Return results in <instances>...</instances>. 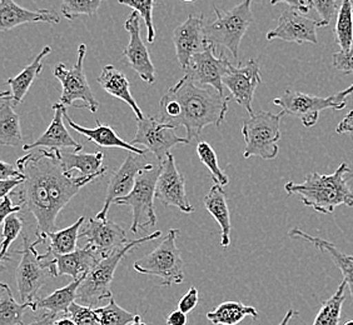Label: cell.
Returning <instances> with one entry per match:
<instances>
[{
  "mask_svg": "<svg viewBox=\"0 0 353 325\" xmlns=\"http://www.w3.org/2000/svg\"><path fill=\"white\" fill-rule=\"evenodd\" d=\"M17 168L26 178L10 196L34 217L35 234L41 243L47 242L49 233L58 231L57 218L79 190L108 171L104 167L93 176H74L64 169L58 149L44 148L19 158Z\"/></svg>",
  "mask_w": 353,
  "mask_h": 325,
  "instance_id": "1",
  "label": "cell"
},
{
  "mask_svg": "<svg viewBox=\"0 0 353 325\" xmlns=\"http://www.w3.org/2000/svg\"><path fill=\"white\" fill-rule=\"evenodd\" d=\"M230 98L211 88L199 87L184 75L163 95L159 103V120L173 127H184L190 143L208 125L219 128L228 112Z\"/></svg>",
  "mask_w": 353,
  "mask_h": 325,
  "instance_id": "2",
  "label": "cell"
},
{
  "mask_svg": "<svg viewBox=\"0 0 353 325\" xmlns=\"http://www.w3.org/2000/svg\"><path fill=\"white\" fill-rule=\"evenodd\" d=\"M348 173L350 167L347 162H342L330 176H321L313 170L302 183L285 184V193L299 197L306 207L321 214H331L340 205L353 208V191L346 178Z\"/></svg>",
  "mask_w": 353,
  "mask_h": 325,
  "instance_id": "3",
  "label": "cell"
},
{
  "mask_svg": "<svg viewBox=\"0 0 353 325\" xmlns=\"http://www.w3.org/2000/svg\"><path fill=\"white\" fill-rule=\"evenodd\" d=\"M161 235V231H157L150 235L133 239L116 249L112 254H109L108 257L102 258L94 268L89 271L88 275L83 279L82 284L78 288L77 300H79L83 305L97 306L103 300L113 298L110 286L114 278L117 266L122 262L123 258L138 245L156 240Z\"/></svg>",
  "mask_w": 353,
  "mask_h": 325,
  "instance_id": "4",
  "label": "cell"
},
{
  "mask_svg": "<svg viewBox=\"0 0 353 325\" xmlns=\"http://www.w3.org/2000/svg\"><path fill=\"white\" fill-rule=\"evenodd\" d=\"M252 1L253 0H243L227 12L213 7L216 19L205 21L207 41L217 49L224 48L230 50L234 61L239 59L241 41L254 21L252 13Z\"/></svg>",
  "mask_w": 353,
  "mask_h": 325,
  "instance_id": "5",
  "label": "cell"
},
{
  "mask_svg": "<svg viewBox=\"0 0 353 325\" xmlns=\"http://www.w3.org/2000/svg\"><path fill=\"white\" fill-rule=\"evenodd\" d=\"M283 112L273 114L271 112H261L243 120L242 134L245 138V159L259 156L263 160H273L279 156V142L281 139V119Z\"/></svg>",
  "mask_w": 353,
  "mask_h": 325,
  "instance_id": "6",
  "label": "cell"
},
{
  "mask_svg": "<svg viewBox=\"0 0 353 325\" xmlns=\"http://www.w3.org/2000/svg\"><path fill=\"white\" fill-rule=\"evenodd\" d=\"M178 233L176 229H170L154 251L137 260L133 264L134 271L145 275L158 277L163 286L182 284L184 264L176 244Z\"/></svg>",
  "mask_w": 353,
  "mask_h": 325,
  "instance_id": "7",
  "label": "cell"
},
{
  "mask_svg": "<svg viewBox=\"0 0 353 325\" xmlns=\"http://www.w3.org/2000/svg\"><path fill=\"white\" fill-rule=\"evenodd\" d=\"M85 53L87 45L81 44L78 47V58L73 68L68 69L63 63H58L55 65L54 76L61 81L63 87V93L59 99L61 104L64 107L87 109L92 113H97L99 104L89 87L87 76L84 73Z\"/></svg>",
  "mask_w": 353,
  "mask_h": 325,
  "instance_id": "8",
  "label": "cell"
},
{
  "mask_svg": "<svg viewBox=\"0 0 353 325\" xmlns=\"http://www.w3.org/2000/svg\"><path fill=\"white\" fill-rule=\"evenodd\" d=\"M159 173L161 167L143 171L137 178L136 185L130 194L114 202L117 205H127L132 208L133 223L130 225V231L134 234L157 224L154 199Z\"/></svg>",
  "mask_w": 353,
  "mask_h": 325,
  "instance_id": "9",
  "label": "cell"
},
{
  "mask_svg": "<svg viewBox=\"0 0 353 325\" xmlns=\"http://www.w3.org/2000/svg\"><path fill=\"white\" fill-rule=\"evenodd\" d=\"M41 244V239L30 243L27 235H23V249L17 251L21 255V263L17 268L15 280L23 303H35L39 299V291L47 283L48 277H52L47 268L43 265L41 254L37 245Z\"/></svg>",
  "mask_w": 353,
  "mask_h": 325,
  "instance_id": "10",
  "label": "cell"
},
{
  "mask_svg": "<svg viewBox=\"0 0 353 325\" xmlns=\"http://www.w3.org/2000/svg\"><path fill=\"white\" fill-rule=\"evenodd\" d=\"M273 104L282 109L285 114L299 118L306 128H312L319 123V113L322 110H341L347 107L346 99H342L339 94L322 98L297 90H285L281 96L273 99Z\"/></svg>",
  "mask_w": 353,
  "mask_h": 325,
  "instance_id": "11",
  "label": "cell"
},
{
  "mask_svg": "<svg viewBox=\"0 0 353 325\" xmlns=\"http://www.w3.org/2000/svg\"><path fill=\"white\" fill-rule=\"evenodd\" d=\"M137 134L132 140L133 145H143L145 149L153 153L158 162H162L170 150L179 144H190L187 138H181L176 134V127L170 123L158 120L153 116H144L137 119Z\"/></svg>",
  "mask_w": 353,
  "mask_h": 325,
  "instance_id": "12",
  "label": "cell"
},
{
  "mask_svg": "<svg viewBox=\"0 0 353 325\" xmlns=\"http://www.w3.org/2000/svg\"><path fill=\"white\" fill-rule=\"evenodd\" d=\"M232 65L223 52L210 43L204 50L192 56L188 68L184 72L196 84L213 87L219 93H223L224 75Z\"/></svg>",
  "mask_w": 353,
  "mask_h": 325,
  "instance_id": "13",
  "label": "cell"
},
{
  "mask_svg": "<svg viewBox=\"0 0 353 325\" xmlns=\"http://www.w3.org/2000/svg\"><path fill=\"white\" fill-rule=\"evenodd\" d=\"M153 168V164L145 162L143 154L130 151L122 165L112 174L107 188V196L104 199V205L95 218L105 220L112 203H114L119 198L127 197L134 188L139 174Z\"/></svg>",
  "mask_w": 353,
  "mask_h": 325,
  "instance_id": "14",
  "label": "cell"
},
{
  "mask_svg": "<svg viewBox=\"0 0 353 325\" xmlns=\"http://www.w3.org/2000/svg\"><path fill=\"white\" fill-rule=\"evenodd\" d=\"M161 173L157 180L156 199L161 200L164 207H176L181 211L190 214L194 213L185 191V179L176 168V159L172 154L165 156L159 162Z\"/></svg>",
  "mask_w": 353,
  "mask_h": 325,
  "instance_id": "15",
  "label": "cell"
},
{
  "mask_svg": "<svg viewBox=\"0 0 353 325\" xmlns=\"http://www.w3.org/2000/svg\"><path fill=\"white\" fill-rule=\"evenodd\" d=\"M261 83L262 76L257 59H251L245 65L241 63L237 67L232 65L223 78V85L231 92L232 98L241 107H243L251 116H254L252 103L256 89Z\"/></svg>",
  "mask_w": 353,
  "mask_h": 325,
  "instance_id": "16",
  "label": "cell"
},
{
  "mask_svg": "<svg viewBox=\"0 0 353 325\" xmlns=\"http://www.w3.org/2000/svg\"><path fill=\"white\" fill-rule=\"evenodd\" d=\"M319 21H313L305 17V14L299 13L292 8L285 9L277 19V27L267 33V41H291L297 44L312 43L317 44V29Z\"/></svg>",
  "mask_w": 353,
  "mask_h": 325,
  "instance_id": "17",
  "label": "cell"
},
{
  "mask_svg": "<svg viewBox=\"0 0 353 325\" xmlns=\"http://www.w3.org/2000/svg\"><path fill=\"white\" fill-rule=\"evenodd\" d=\"M141 15L138 12H132L125 21L124 28L130 34V43L123 52V56L127 58L130 68L136 72L138 76L147 84L156 83V68L150 61V52L145 47L141 36Z\"/></svg>",
  "mask_w": 353,
  "mask_h": 325,
  "instance_id": "18",
  "label": "cell"
},
{
  "mask_svg": "<svg viewBox=\"0 0 353 325\" xmlns=\"http://www.w3.org/2000/svg\"><path fill=\"white\" fill-rule=\"evenodd\" d=\"M173 43L176 48L178 63L185 70L188 68L192 56L204 50L210 44L205 36V21L203 15H188V18L174 29Z\"/></svg>",
  "mask_w": 353,
  "mask_h": 325,
  "instance_id": "19",
  "label": "cell"
},
{
  "mask_svg": "<svg viewBox=\"0 0 353 325\" xmlns=\"http://www.w3.org/2000/svg\"><path fill=\"white\" fill-rule=\"evenodd\" d=\"M81 238H87V244L102 258L108 257L109 254L130 242L122 227L108 219L102 220L98 218H90L84 222Z\"/></svg>",
  "mask_w": 353,
  "mask_h": 325,
  "instance_id": "20",
  "label": "cell"
},
{
  "mask_svg": "<svg viewBox=\"0 0 353 325\" xmlns=\"http://www.w3.org/2000/svg\"><path fill=\"white\" fill-rule=\"evenodd\" d=\"M101 259V254L87 244L82 249L77 248V251L73 253L41 262L52 277L69 275L73 280H83Z\"/></svg>",
  "mask_w": 353,
  "mask_h": 325,
  "instance_id": "21",
  "label": "cell"
},
{
  "mask_svg": "<svg viewBox=\"0 0 353 325\" xmlns=\"http://www.w3.org/2000/svg\"><path fill=\"white\" fill-rule=\"evenodd\" d=\"M53 110H54V116L50 125L48 127L47 130L43 133V136H39L34 143L26 144L23 145V150L30 151V150L37 149V148H47V149H77L82 150L83 145L79 143L75 142L72 136L69 134L68 129L64 125V112L67 110V107L58 102L53 104Z\"/></svg>",
  "mask_w": 353,
  "mask_h": 325,
  "instance_id": "22",
  "label": "cell"
},
{
  "mask_svg": "<svg viewBox=\"0 0 353 325\" xmlns=\"http://www.w3.org/2000/svg\"><path fill=\"white\" fill-rule=\"evenodd\" d=\"M59 15L50 9L29 10L21 8L14 0H0V30L7 32L23 24L48 23L58 24Z\"/></svg>",
  "mask_w": 353,
  "mask_h": 325,
  "instance_id": "23",
  "label": "cell"
},
{
  "mask_svg": "<svg viewBox=\"0 0 353 325\" xmlns=\"http://www.w3.org/2000/svg\"><path fill=\"white\" fill-rule=\"evenodd\" d=\"M64 118L70 128L75 130L78 134L85 136L90 142L95 143L101 148H121V149L128 150V151H133V153H138L143 156L148 151L145 148H139L137 145H133L132 143L123 140L117 136L113 128H110L108 125H103L99 120H97V127L92 129L85 128V127H82V125L74 123V120H72V118L68 116L67 110L64 112Z\"/></svg>",
  "mask_w": 353,
  "mask_h": 325,
  "instance_id": "24",
  "label": "cell"
},
{
  "mask_svg": "<svg viewBox=\"0 0 353 325\" xmlns=\"http://www.w3.org/2000/svg\"><path fill=\"white\" fill-rule=\"evenodd\" d=\"M288 235L291 238H297L302 239L305 242L313 244L317 249L328 253L332 258L333 263L340 269L343 280L347 283V288L351 294V298L353 302V257L352 255H347L343 251H340L334 244L330 243L326 239L322 238L312 237L310 234H307L303 231H299L297 228L291 229Z\"/></svg>",
  "mask_w": 353,
  "mask_h": 325,
  "instance_id": "25",
  "label": "cell"
},
{
  "mask_svg": "<svg viewBox=\"0 0 353 325\" xmlns=\"http://www.w3.org/2000/svg\"><path fill=\"white\" fill-rule=\"evenodd\" d=\"M204 207L216 219L221 228V245L227 248L231 244V213L227 204V194L222 185L214 183L204 198Z\"/></svg>",
  "mask_w": 353,
  "mask_h": 325,
  "instance_id": "26",
  "label": "cell"
},
{
  "mask_svg": "<svg viewBox=\"0 0 353 325\" xmlns=\"http://www.w3.org/2000/svg\"><path fill=\"white\" fill-rule=\"evenodd\" d=\"M98 83L108 94L113 95L114 98L127 103L134 112L137 119L144 118L142 109L138 107L136 99L130 93V81L124 73L117 70L113 65H107L103 68L102 73L98 76Z\"/></svg>",
  "mask_w": 353,
  "mask_h": 325,
  "instance_id": "27",
  "label": "cell"
},
{
  "mask_svg": "<svg viewBox=\"0 0 353 325\" xmlns=\"http://www.w3.org/2000/svg\"><path fill=\"white\" fill-rule=\"evenodd\" d=\"M84 220V217L78 218V220L68 228L49 233L47 238V240H49V247L44 254H41V260H50L59 255H65L77 251V243L81 238Z\"/></svg>",
  "mask_w": 353,
  "mask_h": 325,
  "instance_id": "28",
  "label": "cell"
},
{
  "mask_svg": "<svg viewBox=\"0 0 353 325\" xmlns=\"http://www.w3.org/2000/svg\"><path fill=\"white\" fill-rule=\"evenodd\" d=\"M10 95L12 92H3L0 94V144L8 147H18L23 143L21 118L14 110Z\"/></svg>",
  "mask_w": 353,
  "mask_h": 325,
  "instance_id": "29",
  "label": "cell"
},
{
  "mask_svg": "<svg viewBox=\"0 0 353 325\" xmlns=\"http://www.w3.org/2000/svg\"><path fill=\"white\" fill-rule=\"evenodd\" d=\"M50 52H52V48H44L41 53L35 56L34 61L23 69L19 74L8 79V85L12 89L10 90L12 92L10 101L13 103L14 107L23 103L24 96L27 95L29 89L33 85L35 79L41 75V70H43V59L48 54H50Z\"/></svg>",
  "mask_w": 353,
  "mask_h": 325,
  "instance_id": "30",
  "label": "cell"
},
{
  "mask_svg": "<svg viewBox=\"0 0 353 325\" xmlns=\"http://www.w3.org/2000/svg\"><path fill=\"white\" fill-rule=\"evenodd\" d=\"M61 156V164L64 169L70 174H73V170H78L81 176H93L102 170L103 158L102 151H97L93 154L83 153L82 150L58 149Z\"/></svg>",
  "mask_w": 353,
  "mask_h": 325,
  "instance_id": "31",
  "label": "cell"
},
{
  "mask_svg": "<svg viewBox=\"0 0 353 325\" xmlns=\"http://www.w3.org/2000/svg\"><path fill=\"white\" fill-rule=\"evenodd\" d=\"M82 279L73 280L68 285L57 289L46 298H39L35 303V312L47 311L55 315H65L68 313L69 306L74 303L78 297V288L82 284Z\"/></svg>",
  "mask_w": 353,
  "mask_h": 325,
  "instance_id": "32",
  "label": "cell"
},
{
  "mask_svg": "<svg viewBox=\"0 0 353 325\" xmlns=\"http://www.w3.org/2000/svg\"><path fill=\"white\" fill-rule=\"evenodd\" d=\"M245 317L257 319L259 312L253 306H248L234 300L223 302L216 309L207 313V319L214 325H237Z\"/></svg>",
  "mask_w": 353,
  "mask_h": 325,
  "instance_id": "33",
  "label": "cell"
},
{
  "mask_svg": "<svg viewBox=\"0 0 353 325\" xmlns=\"http://www.w3.org/2000/svg\"><path fill=\"white\" fill-rule=\"evenodd\" d=\"M28 309L34 312V304H19L14 298L10 286L6 283L0 284V325H24L23 318Z\"/></svg>",
  "mask_w": 353,
  "mask_h": 325,
  "instance_id": "34",
  "label": "cell"
},
{
  "mask_svg": "<svg viewBox=\"0 0 353 325\" xmlns=\"http://www.w3.org/2000/svg\"><path fill=\"white\" fill-rule=\"evenodd\" d=\"M336 43L341 50H350L353 45V3L352 0H342L337 12V21L334 27Z\"/></svg>",
  "mask_w": 353,
  "mask_h": 325,
  "instance_id": "35",
  "label": "cell"
},
{
  "mask_svg": "<svg viewBox=\"0 0 353 325\" xmlns=\"http://www.w3.org/2000/svg\"><path fill=\"white\" fill-rule=\"evenodd\" d=\"M346 288L347 283L343 280L332 297L327 299L326 302L322 304L317 317L313 320L312 325H339L341 314H342V305L346 299L345 295Z\"/></svg>",
  "mask_w": 353,
  "mask_h": 325,
  "instance_id": "36",
  "label": "cell"
},
{
  "mask_svg": "<svg viewBox=\"0 0 353 325\" xmlns=\"http://www.w3.org/2000/svg\"><path fill=\"white\" fill-rule=\"evenodd\" d=\"M197 154L199 156V160L203 162L204 165L211 171L212 179L214 180V183L219 184L222 187L228 185L230 178L225 176L223 170L219 168L217 154L212 148L211 144H208L207 142L198 143Z\"/></svg>",
  "mask_w": 353,
  "mask_h": 325,
  "instance_id": "37",
  "label": "cell"
},
{
  "mask_svg": "<svg viewBox=\"0 0 353 325\" xmlns=\"http://www.w3.org/2000/svg\"><path fill=\"white\" fill-rule=\"evenodd\" d=\"M104 0H61V15L74 21L81 15L94 17Z\"/></svg>",
  "mask_w": 353,
  "mask_h": 325,
  "instance_id": "38",
  "label": "cell"
},
{
  "mask_svg": "<svg viewBox=\"0 0 353 325\" xmlns=\"http://www.w3.org/2000/svg\"><path fill=\"white\" fill-rule=\"evenodd\" d=\"M118 3L139 13L147 27V41L153 43L156 39V28L153 24V9L156 0H118Z\"/></svg>",
  "mask_w": 353,
  "mask_h": 325,
  "instance_id": "39",
  "label": "cell"
},
{
  "mask_svg": "<svg viewBox=\"0 0 353 325\" xmlns=\"http://www.w3.org/2000/svg\"><path fill=\"white\" fill-rule=\"evenodd\" d=\"M97 311L102 325H128L136 318V315L117 304L113 298L109 299L108 304L97 308Z\"/></svg>",
  "mask_w": 353,
  "mask_h": 325,
  "instance_id": "40",
  "label": "cell"
},
{
  "mask_svg": "<svg viewBox=\"0 0 353 325\" xmlns=\"http://www.w3.org/2000/svg\"><path fill=\"white\" fill-rule=\"evenodd\" d=\"M3 242L0 251V260L6 262L9 257V249L14 240L21 234L23 229V219L17 214H12L3 222Z\"/></svg>",
  "mask_w": 353,
  "mask_h": 325,
  "instance_id": "41",
  "label": "cell"
},
{
  "mask_svg": "<svg viewBox=\"0 0 353 325\" xmlns=\"http://www.w3.org/2000/svg\"><path fill=\"white\" fill-rule=\"evenodd\" d=\"M65 315L73 319L77 325H102L98 311L88 305L78 304L74 302L69 306Z\"/></svg>",
  "mask_w": 353,
  "mask_h": 325,
  "instance_id": "42",
  "label": "cell"
},
{
  "mask_svg": "<svg viewBox=\"0 0 353 325\" xmlns=\"http://www.w3.org/2000/svg\"><path fill=\"white\" fill-rule=\"evenodd\" d=\"M310 7L319 14V27H327L337 14V0H307Z\"/></svg>",
  "mask_w": 353,
  "mask_h": 325,
  "instance_id": "43",
  "label": "cell"
},
{
  "mask_svg": "<svg viewBox=\"0 0 353 325\" xmlns=\"http://www.w3.org/2000/svg\"><path fill=\"white\" fill-rule=\"evenodd\" d=\"M333 68L343 74L353 73V45L350 50H341L332 55Z\"/></svg>",
  "mask_w": 353,
  "mask_h": 325,
  "instance_id": "44",
  "label": "cell"
},
{
  "mask_svg": "<svg viewBox=\"0 0 353 325\" xmlns=\"http://www.w3.org/2000/svg\"><path fill=\"white\" fill-rule=\"evenodd\" d=\"M198 302H199L198 289L196 286H190V291H187V294L178 302V309L185 313V314H188L192 311H194V308L198 305Z\"/></svg>",
  "mask_w": 353,
  "mask_h": 325,
  "instance_id": "45",
  "label": "cell"
},
{
  "mask_svg": "<svg viewBox=\"0 0 353 325\" xmlns=\"http://www.w3.org/2000/svg\"><path fill=\"white\" fill-rule=\"evenodd\" d=\"M19 211H23V208L19 204H14L13 198L9 194L7 197L1 198L0 203V219L4 222L9 216L17 214Z\"/></svg>",
  "mask_w": 353,
  "mask_h": 325,
  "instance_id": "46",
  "label": "cell"
},
{
  "mask_svg": "<svg viewBox=\"0 0 353 325\" xmlns=\"http://www.w3.org/2000/svg\"><path fill=\"white\" fill-rule=\"evenodd\" d=\"M17 178L24 179L26 176L18 168H14L13 165H10V164L1 160V162H0V180L17 179Z\"/></svg>",
  "mask_w": 353,
  "mask_h": 325,
  "instance_id": "47",
  "label": "cell"
},
{
  "mask_svg": "<svg viewBox=\"0 0 353 325\" xmlns=\"http://www.w3.org/2000/svg\"><path fill=\"white\" fill-rule=\"evenodd\" d=\"M279 3H285L288 7L302 14L308 13L311 9L307 0H271V6H277Z\"/></svg>",
  "mask_w": 353,
  "mask_h": 325,
  "instance_id": "48",
  "label": "cell"
},
{
  "mask_svg": "<svg viewBox=\"0 0 353 325\" xmlns=\"http://www.w3.org/2000/svg\"><path fill=\"white\" fill-rule=\"evenodd\" d=\"M24 182V179H4L0 180V198L7 197L12 191L17 189L21 183Z\"/></svg>",
  "mask_w": 353,
  "mask_h": 325,
  "instance_id": "49",
  "label": "cell"
},
{
  "mask_svg": "<svg viewBox=\"0 0 353 325\" xmlns=\"http://www.w3.org/2000/svg\"><path fill=\"white\" fill-rule=\"evenodd\" d=\"M336 132L339 134H350L353 136V110L343 118V120H341L336 128Z\"/></svg>",
  "mask_w": 353,
  "mask_h": 325,
  "instance_id": "50",
  "label": "cell"
},
{
  "mask_svg": "<svg viewBox=\"0 0 353 325\" xmlns=\"http://www.w3.org/2000/svg\"><path fill=\"white\" fill-rule=\"evenodd\" d=\"M188 322L187 314L176 309L174 312L170 313V315L165 319V324L167 325H185Z\"/></svg>",
  "mask_w": 353,
  "mask_h": 325,
  "instance_id": "51",
  "label": "cell"
},
{
  "mask_svg": "<svg viewBox=\"0 0 353 325\" xmlns=\"http://www.w3.org/2000/svg\"><path fill=\"white\" fill-rule=\"evenodd\" d=\"M57 317L58 315L52 314V313H46V314H43L41 318L35 319L34 322H32L30 324L28 325H53L57 320Z\"/></svg>",
  "mask_w": 353,
  "mask_h": 325,
  "instance_id": "52",
  "label": "cell"
},
{
  "mask_svg": "<svg viewBox=\"0 0 353 325\" xmlns=\"http://www.w3.org/2000/svg\"><path fill=\"white\" fill-rule=\"evenodd\" d=\"M53 325H77L74 320L68 317V315H63L61 318H57Z\"/></svg>",
  "mask_w": 353,
  "mask_h": 325,
  "instance_id": "53",
  "label": "cell"
},
{
  "mask_svg": "<svg viewBox=\"0 0 353 325\" xmlns=\"http://www.w3.org/2000/svg\"><path fill=\"white\" fill-rule=\"evenodd\" d=\"M299 315V313L293 309H290L288 312L285 313V318L282 319V322L279 325H288V323L292 320L293 317Z\"/></svg>",
  "mask_w": 353,
  "mask_h": 325,
  "instance_id": "54",
  "label": "cell"
},
{
  "mask_svg": "<svg viewBox=\"0 0 353 325\" xmlns=\"http://www.w3.org/2000/svg\"><path fill=\"white\" fill-rule=\"evenodd\" d=\"M337 94H339V96L342 98V99H346V96L353 94V84L351 85V87H348V88L345 89V90H342V92L337 93Z\"/></svg>",
  "mask_w": 353,
  "mask_h": 325,
  "instance_id": "55",
  "label": "cell"
},
{
  "mask_svg": "<svg viewBox=\"0 0 353 325\" xmlns=\"http://www.w3.org/2000/svg\"><path fill=\"white\" fill-rule=\"evenodd\" d=\"M128 325H147L145 323H143L142 322V317L141 315H136V318H134V320L130 323V324Z\"/></svg>",
  "mask_w": 353,
  "mask_h": 325,
  "instance_id": "56",
  "label": "cell"
},
{
  "mask_svg": "<svg viewBox=\"0 0 353 325\" xmlns=\"http://www.w3.org/2000/svg\"><path fill=\"white\" fill-rule=\"evenodd\" d=\"M343 325H353V319H350L348 322H346Z\"/></svg>",
  "mask_w": 353,
  "mask_h": 325,
  "instance_id": "57",
  "label": "cell"
},
{
  "mask_svg": "<svg viewBox=\"0 0 353 325\" xmlns=\"http://www.w3.org/2000/svg\"><path fill=\"white\" fill-rule=\"evenodd\" d=\"M353 176V173H350V176H347V179H348V180H350V179H351V178H352Z\"/></svg>",
  "mask_w": 353,
  "mask_h": 325,
  "instance_id": "58",
  "label": "cell"
},
{
  "mask_svg": "<svg viewBox=\"0 0 353 325\" xmlns=\"http://www.w3.org/2000/svg\"><path fill=\"white\" fill-rule=\"evenodd\" d=\"M182 1H185V3H192V1H194V0H182Z\"/></svg>",
  "mask_w": 353,
  "mask_h": 325,
  "instance_id": "59",
  "label": "cell"
},
{
  "mask_svg": "<svg viewBox=\"0 0 353 325\" xmlns=\"http://www.w3.org/2000/svg\"><path fill=\"white\" fill-rule=\"evenodd\" d=\"M352 3H353V0H352Z\"/></svg>",
  "mask_w": 353,
  "mask_h": 325,
  "instance_id": "60",
  "label": "cell"
}]
</instances>
